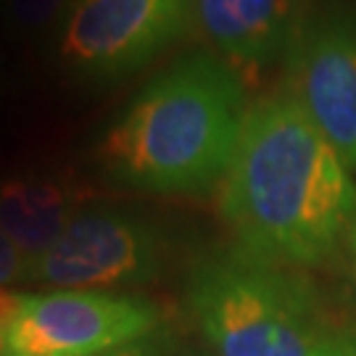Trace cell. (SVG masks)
I'll return each instance as SVG.
<instances>
[{
    "mask_svg": "<svg viewBox=\"0 0 356 356\" xmlns=\"http://www.w3.org/2000/svg\"><path fill=\"white\" fill-rule=\"evenodd\" d=\"M219 214L238 251L272 267L319 264L351 229V169L285 90L248 106Z\"/></svg>",
    "mask_w": 356,
    "mask_h": 356,
    "instance_id": "cell-1",
    "label": "cell"
},
{
    "mask_svg": "<svg viewBox=\"0 0 356 356\" xmlns=\"http://www.w3.org/2000/svg\"><path fill=\"white\" fill-rule=\"evenodd\" d=\"M248 114L241 74L195 51L148 79L95 145L114 185L198 193L227 175Z\"/></svg>",
    "mask_w": 356,
    "mask_h": 356,
    "instance_id": "cell-2",
    "label": "cell"
},
{
    "mask_svg": "<svg viewBox=\"0 0 356 356\" xmlns=\"http://www.w3.org/2000/svg\"><path fill=\"white\" fill-rule=\"evenodd\" d=\"M191 304L216 356H319L335 338L309 282L238 248L195 272Z\"/></svg>",
    "mask_w": 356,
    "mask_h": 356,
    "instance_id": "cell-3",
    "label": "cell"
},
{
    "mask_svg": "<svg viewBox=\"0 0 356 356\" xmlns=\"http://www.w3.org/2000/svg\"><path fill=\"white\" fill-rule=\"evenodd\" d=\"M193 22V0H74L48 38V58L76 85H114L169 51Z\"/></svg>",
    "mask_w": 356,
    "mask_h": 356,
    "instance_id": "cell-4",
    "label": "cell"
},
{
    "mask_svg": "<svg viewBox=\"0 0 356 356\" xmlns=\"http://www.w3.org/2000/svg\"><path fill=\"white\" fill-rule=\"evenodd\" d=\"M161 229L127 211L106 206L85 209L38 261L29 280L61 291H108L153 277L161 267Z\"/></svg>",
    "mask_w": 356,
    "mask_h": 356,
    "instance_id": "cell-5",
    "label": "cell"
},
{
    "mask_svg": "<svg viewBox=\"0 0 356 356\" xmlns=\"http://www.w3.org/2000/svg\"><path fill=\"white\" fill-rule=\"evenodd\" d=\"M156 322V309L129 296L95 291L22 296L6 356H98L140 343Z\"/></svg>",
    "mask_w": 356,
    "mask_h": 356,
    "instance_id": "cell-6",
    "label": "cell"
},
{
    "mask_svg": "<svg viewBox=\"0 0 356 356\" xmlns=\"http://www.w3.org/2000/svg\"><path fill=\"white\" fill-rule=\"evenodd\" d=\"M288 56L285 92L356 172V32L343 22H322L298 32Z\"/></svg>",
    "mask_w": 356,
    "mask_h": 356,
    "instance_id": "cell-7",
    "label": "cell"
},
{
    "mask_svg": "<svg viewBox=\"0 0 356 356\" xmlns=\"http://www.w3.org/2000/svg\"><path fill=\"white\" fill-rule=\"evenodd\" d=\"M193 13L222 61L238 74H256L288 56L301 0H193Z\"/></svg>",
    "mask_w": 356,
    "mask_h": 356,
    "instance_id": "cell-8",
    "label": "cell"
},
{
    "mask_svg": "<svg viewBox=\"0 0 356 356\" xmlns=\"http://www.w3.org/2000/svg\"><path fill=\"white\" fill-rule=\"evenodd\" d=\"M88 191L58 169H24L0 177V227L26 267L38 261L85 211Z\"/></svg>",
    "mask_w": 356,
    "mask_h": 356,
    "instance_id": "cell-9",
    "label": "cell"
},
{
    "mask_svg": "<svg viewBox=\"0 0 356 356\" xmlns=\"http://www.w3.org/2000/svg\"><path fill=\"white\" fill-rule=\"evenodd\" d=\"M74 0H3V22L16 40L51 38Z\"/></svg>",
    "mask_w": 356,
    "mask_h": 356,
    "instance_id": "cell-10",
    "label": "cell"
},
{
    "mask_svg": "<svg viewBox=\"0 0 356 356\" xmlns=\"http://www.w3.org/2000/svg\"><path fill=\"white\" fill-rule=\"evenodd\" d=\"M26 275V259L16 248V243L6 235V229L0 227V291L13 280Z\"/></svg>",
    "mask_w": 356,
    "mask_h": 356,
    "instance_id": "cell-11",
    "label": "cell"
},
{
    "mask_svg": "<svg viewBox=\"0 0 356 356\" xmlns=\"http://www.w3.org/2000/svg\"><path fill=\"white\" fill-rule=\"evenodd\" d=\"M22 296L24 293H13V291H0V356L8 354V327H11L13 317L22 306Z\"/></svg>",
    "mask_w": 356,
    "mask_h": 356,
    "instance_id": "cell-12",
    "label": "cell"
},
{
    "mask_svg": "<svg viewBox=\"0 0 356 356\" xmlns=\"http://www.w3.org/2000/svg\"><path fill=\"white\" fill-rule=\"evenodd\" d=\"M319 356H356V338H351V335H335Z\"/></svg>",
    "mask_w": 356,
    "mask_h": 356,
    "instance_id": "cell-13",
    "label": "cell"
},
{
    "mask_svg": "<svg viewBox=\"0 0 356 356\" xmlns=\"http://www.w3.org/2000/svg\"><path fill=\"white\" fill-rule=\"evenodd\" d=\"M98 356H151V351L140 343H132V346H122V348H114V351H106V354Z\"/></svg>",
    "mask_w": 356,
    "mask_h": 356,
    "instance_id": "cell-14",
    "label": "cell"
},
{
    "mask_svg": "<svg viewBox=\"0 0 356 356\" xmlns=\"http://www.w3.org/2000/svg\"><path fill=\"white\" fill-rule=\"evenodd\" d=\"M348 248H351V275H354V285H356V216L351 222V229H348Z\"/></svg>",
    "mask_w": 356,
    "mask_h": 356,
    "instance_id": "cell-15",
    "label": "cell"
},
{
    "mask_svg": "<svg viewBox=\"0 0 356 356\" xmlns=\"http://www.w3.org/2000/svg\"><path fill=\"white\" fill-rule=\"evenodd\" d=\"M0 3H3V0H0Z\"/></svg>",
    "mask_w": 356,
    "mask_h": 356,
    "instance_id": "cell-16",
    "label": "cell"
}]
</instances>
